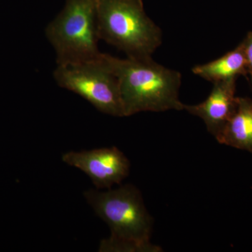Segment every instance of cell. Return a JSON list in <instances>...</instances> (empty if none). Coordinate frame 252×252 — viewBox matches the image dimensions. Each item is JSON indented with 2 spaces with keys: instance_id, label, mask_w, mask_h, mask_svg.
I'll return each instance as SVG.
<instances>
[{
  "instance_id": "8992f818",
  "label": "cell",
  "mask_w": 252,
  "mask_h": 252,
  "mask_svg": "<svg viewBox=\"0 0 252 252\" xmlns=\"http://www.w3.org/2000/svg\"><path fill=\"white\" fill-rule=\"evenodd\" d=\"M62 160L84 172L99 190L120 185L130 174L128 158L115 147L71 151L63 154Z\"/></svg>"
},
{
  "instance_id": "6da1fadb",
  "label": "cell",
  "mask_w": 252,
  "mask_h": 252,
  "mask_svg": "<svg viewBox=\"0 0 252 252\" xmlns=\"http://www.w3.org/2000/svg\"><path fill=\"white\" fill-rule=\"evenodd\" d=\"M84 196L94 213L104 220L110 236L99 244L100 252H161L151 243L154 220L140 190L132 185L107 190L89 189Z\"/></svg>"
},
{
  "instance_id": "8fae6325",
  "label": "cell",
  "mask_w": 252,
  "mask_h": 252,
  "mask_svg": "<svg viewBox=\"0 0 252 252\" xmlns=\"http://www.w3.org/2000/svg\"></svg>"
},
{
  "instance_id": "277c9868",
  "label": "cell",
  "mask_w": 252,
  "mask_h": 252,
  "mask_svg": "<svg viewBox=\"0 0 252 252\" xmlns=\"http://www.w3.org/2000/svg\"><path fill=\"white\" fill-rule=\"evenodd\" d=\"M45 34L57 64L99 59L96 0H66L62 11L48 25Z\"/></svg>"
},
{
  "instance_id": "5b68a950",
  "label": "cell",
  "mask_w": 252,
  "mask_h": 252,
  "mask_svg": "<svg viewBox=\"0 0 252 252\" xmlns=\"http://www.w3.org/2000/svg\"><path fill=\"white\" fill-rule=\"evenodd\" d=\"M55 81L79 94L103 114L125 117L119 80L103 59L76 64H57Z\"/></svg>"
},
{
  "instance_id": "52a82bcc",
  "label": "cell",
  "mask_w": 252,
  "mask_h": 252,
  "mask_svg": "<svg viewBox=\"0 0 252 252\" xmlns=\"http://www.w3.org/2000/svg\"><path fill=\"white\" fill-rule=\"evenodd\" d=\"M237 79L214 83L212 92L201 103L184 104V110L196 116L205 123L207 130L214 137L220 132L236 107Z\"/></svg>"
},
{
  "instance_id": "7a4b0ae2",
  "label": "cell",
  "mask_w": 252,
  "mask_h": 252,
  "mask_svg": "<svg viewBox=\"0 0 252 252\" xmlns=\"http://www.w3.org/2000/svg\"><path fill=\"white\" fill-rule=\"evenodd\" d=\"M109 69L118 78L124 116L139 112L184 110L179 93L182 74L158 64L151 57L121 59L103 54Z\"/></svg>"
},
{
  "instance_id": "30bf717a",
  "label": "cell",
  "mask_w": 252,
  "mask_h": 252,
  "mask_svg": "<svg viewBox=\"0 0 252 252\" xmlns=\"http://www.w3.org/2000/svg\"><path fill=\"white\" fill-rule=\"evenodd\" d=\"M243 47L244 54L247 61L248 74L252 79V32L247 34L246 37L240 43Z\"/></svg>"
},
{
  "instance_id": "9c48e42d",
  "label": "cell",
  "mask_w": 252,
  "mask_h": 252,
  "mask_svg": "<svg viewBox=\"0 0 252 252\" xmlns=\"http://www.w3.org/2000/svg\"><path fill=\"white\" fill-rule=\"evenodd\" d=\"M192 72L213 84L237 79L240 75H248L246 59L241 44L220 59L195 65L192 68Z\"/></svg>"
},
{
  "instance_id": "3957f363",
  "label": "cell",
  "mask_w": 252,
  "mask_h": 252,
  "mask_svg": "<svg viewBox=\"0 0 252 252\" xmlns=\"http://www.w3.org/2000/svg\"><path fill=\"white\" fill-rule=\"evenodd\" d=\"M99 39L127 58L151 57L161 45L162 31L144 11L143 0H96Z\"/></svg>"
},
{
  "instance_id": "ba28073f",
  "label": "cell",
  "mask_w": 252,
  "mask_h": 252,
  "mask_svg": "<svg viewBox=\"0 0 252 252\" xmlns=\"http://www.w3.org/2000/svg\"><path fill=\"white\" fill-rule=\"evenodd\" d=\"M219 143L252 153V99L238 97L231 117L215 137Z\"/></svg>"
}]
</instances>
